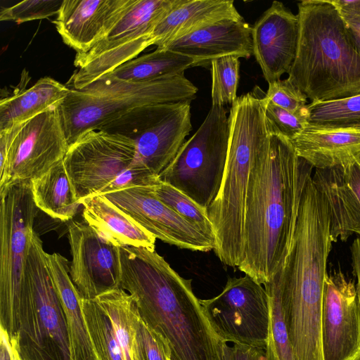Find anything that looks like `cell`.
<instances>
[{
	"mask_svg": "<svg viewBox=\"0 0 360 360\" xmlns=\"http://www.w3.org/2000/svg\"><path fill=\"white\" fill-rule=\"evenodd\" d=\"M312 168L297 155L289 139L271 132L269 144L251 169L243 257L238 268L263 285L283 267L290 252Z\"/></svg>",
	"mask_w": 360,
	"mask_h": 360,
	"instance_id": "cell-1",
	"label": "cell"
},
{
	"mask_svg": "<svg viewBox=\"0 0 360 360\" xmlns=\"http://www.w3.org/2000/svg\"><path fill=\"white\" fill-rule=\"evenodd\" d=\"M120 288L146 324L168 346L172 360H224L227 342L216 332L193 291L155 250L121 247Z\"/></svg>",
	"mask_w": 360,
	"mask_h": 360,
	"instance_id": "cell-2",
	"label": "cell"
},
{
	"mask_svg": "<svg viewBox=\"0 0 360 360\" xmlns=\"http://www.w3.org/2000/svg\"><path fill=\"white\" fill-rule=\"evenodd\" d=\"M333 242L325 198L312 182H308L302 193L290 252L274 275L297 360H323V293Z\"/></svg>",
	"mask_w": 360,
	"mask_h": 360,
	"instance_id": "cell-3",
	"label": "cell"
},
{
	"mask_svg": "<svg viewBox=\"0 0 360 360\" xmlns=\"http://www.w3.org/2000/svg\"><path fill=\"white\" fill-rule=\"evenodd\" d=\"M298 39L288 79L311 102L360 94V54L328 0L298 3Z\"/></svg>",
	"mask_w": 360,
	"mask_h": 360,
	"instance_id": "cell-4",
	"label": "cell"
},
{
	"mask_svg": "<svg viewBox=\"0 0 360 360\" xmlns=\"http://www.w3.org/2000/svg\"><path fill=\"white\" fill-rule=\"evenodd\" d=\"M229 146L219 193L207 209L219 260L238 267L243 257L247 191L251 169L269 144L265 102L255 90L238 97L229 115Z\"/></svg>",
	"mask_w": 360,
	"mask_h": 360,
	"instance_id": "cell-5",
	"label": "cell"
},
{
	"mask_svg": "<svg viewBox=\"0 0 360 360\" xmlns=\"http://www.w3.org/2000/svg\"><path fill=\"white\" fill-rule=\"evenodd\" d=\"M198 88L184 73L144 81H126L103 76L88 86L70 89L59 105L69 146L85 132L98 129L143 106L195 99Z\"/></svg>",
	"mask_w": 360,
	"mask_h": 360,
	"instance_id": "cell-6",
	"label": "cell"
},
{
	"mask_svg": "<svg viewBox=\"0 0 360 360\" xmlns=\"http://www.w3.org/2000/svg\"><path fill=\"white\" fill-rule=\"evenodd\" d=\"M76 199L104 195L160 181L136 159L131 138L101 129L88 131L72 143L63 158Z\"/></svg>",
	"mask_w": 360,
	"mask_h": 360,
	"instance_id": "cell-7",
	"label": "cell"
},
{
	"mask_svg": "<svg viewBox=\"0 0 360 360\" xmlns=\"http://www.w3.org/2000/svg\"><path fill=\"white\" fill-rule=\"evenodd\" d=\"M26 288L16 338L22 360H71L63 309L52 280L47 252L33 230L26 264Z\"/></svg>",
	"mask_w": 360,
	"mask_h": 360,
	"instance_id": "cell-8",
	"label": "cell"
},
{
	"mask_svg": "<svg viewBox=\"0 0 360 360\" xmlns=\"http://www.w3.org/2000/svg\"><path fill=\"white\" fill-rule=\"evenodd\" d=\"M0 327L11 340L19 332L27 252L39 209L31 181L7 187L0 191Z\"/></svg>",
	"mask_w": 360,
	"mask_h": 360,
	"instance_id": "cell-9",
	"label": "cell"
},
{
	"mask_svg": "<svg viewBox=\"0 0 360 360\" xmlns=\"http://www.w3.org/2000/svg\"><path fill=\"white\" fill-rule=\"evenodd\" d=\"M229 117L224 106H212L195 133L159 174L160 181L207 209L224 179L229 146Z\"/></svg>",
	"mask_w": 360,
	"mask_h": 360,
	"instance_id": "cell-10",
	"label": "cell"
},
{
	"mask_svg": "<svg viewBox=\"0 0 360 360\" xmlns=\"http://www.w3.org/2000/svg\"><path fill=\"white\" fill-rule=\"evenodd\" d=\"M184 0H132L119 20L89 51L76 54L78 68L67 86L80 90L136 58L153 45L157 25Z\"/></svg>",
	"mask_w": 360,
	"mask_h": 360,
	"instance_id": "cell-11",
	"label": "cell"
},
{
	"mask_svg": "<svg viewBox=\"0 0 360 360\" xmlns=\"http://www.w3.org/2000/svg\"><path fill=\"white\" fill-rule=\"evenodd\" d=\"M59 105L0 133L8 151L0 168V191L39 177L63 160L70 146Z\"/></svg>",
	"mask_w": 360,
	"mask_h": 360,
	"instance_id": "cell-12",
	"label": "cell"
},
{
	"mask_svg": "<svg viewBox=\"0 0 360 360\" xmlns=\"http://www.w3.org/2000/svg\"><path fill=\"white\" fill-rule=\"evenodd\" d=\"M98 129L134 139L137 160L158 176L192 130L191 103L140 107Z\"/></svg>",
	"mask_w": 360,
	"mask_h": 360,
	"instance_id": "cell-13",
	"label": "cell"
},
{
	"mask_svg": "<svg viewBox=\"0 0 360 360\" xmlns=\"http://www.w3.org/2000/svg\"><path fill=\"white\" fill-rule=\"evenodd\" d=\"M200 302L224 341L266 348L269 297L264 287L251 276L229 278L218 295Z\"/></svg>",
	"mask_w": 360,
	"mask_h": 360,
	"instance_id": "cell-14",
	"label": "cell"
},
{
	"mask_svg": "<svg viewBox=\"0 0 360 360\" xmlns=\"http://www.w3.org/2000/svg\"><path fill=\"white\" fill-rule=\"evenodd\" d=\"M103 195L156 239L192 251L207 252L216 247L215 237L163 203L154 186L130 187Z\"/></svg>",
	"mask_w": 360,
	"mask_h": 360,
	"instance_id": "cell-15",
	"label": "cell"
},
{
	"mask_svg": "<svg viewBox=\"0 0 360 360\" xmlns=\"http://www.w3.org/2000/svg\"><path fill=\"white\" fill-rule=\"evenodd\" d=\"M70 274L82 298L96 299L120 288L119 247L103 238L85 221L68 224Z\"/></svg>",
	"mask_w": 360,
	"mask_h": 360,
	"instance_id": "cell-16",
	"label": "cell"
},
{
	"mask_svg": "<svg viewBox=\"0 0 360 360\" xmlns=\"http://www.w3.org/2000/svg\"><path fill=\"white\" fill-rule=\"evenodd\" d=\"M321 344L323 360H353L360 354V307L356 286L344 274H326Z\"/></svg>",
	"mask_w": 360,
	"mask_h": 360,
	"instance_id": "cell-17",
	"label": "cell"
},
{
	"mask_svg": "<svg viewBox=\"0 0 360 360\" xmlns=\"http://www.w3.org/2000/svg\"><path fill=\"white\" fill-rule=\"evenodd\" d=\"M297 39V15L280 1H273L252 27L253 55L268 84L289 72Z\"/></svg>",
	"mask_w": 360,
	"mask_h": 360,
	"instance_id": "cell-18",
	"label": "cell"
},
{
	"mask_svg": "<svg viewBox=\"0 0 360 360\" xmlns=\"http://www.w3.org/2000/svg\"><path fill=\"white\" fill-rule=\"evenodd\" d=\"M132 0H63L53 22L63 42L82 54L119 20Z\"/></svg>",
	"mask_w": 360,
	"mask_h": 360,
	"instance_id": "cell-19",
	"label": "cell"
},
{
	"mask_svg": "<svg viewBox=\"0 0 360 360\" xmlns=\"http://www.w3.org/2000/svg\"><path fill=\"white\" fill-rule=\"evenodd\" d=\"M313 182L327 204L333 242L360 235V163L316 169Z\"/></svg>",
	"mask_w": 360,
	"mask_h": 360,
	"instance_id": "cell-20",
	"label": "cell"
},
{
	"mask_svg": "<svg viewBox=\"0 0 360 360\" xmlns=\"http://www.w3.org/2000/svg\"><path fill=\"white\" fill-rule=\"evenodd\" d=\"M252 27L243 20H224L196 30L169 43L165 49L193 60V67L211 66L226 56L253 55Z\"/></svg>",
	"mask_w": 360,
	"mask_h": 360,
	"instance_id": "cell-21",
	"label": "cell"
},
{
	"mask_svg": "<svg viewBox=\"0 0 360 360\" xmlns=\"http://www.w3.org/2000/svg\"><path fill=\"white\" fill-rule=\"evenodd\" d=\"M297 155L315 169L347 165L360 160V130L309 125L290 140Z\"/></svg>",
	"mask_w": 360,
	"mask_h": 360,
	"instance_id": "cell-22",
	"label": "cell"
},
{
	"mask_svg": "<svg viewBox=\"0 0 360 360\" xmlns=\"http://www.w3.org/2000/svg\"><path fill=\"white\" fill-rule=\"evenodd\" d=\"M232 0H184L155 27L153 45L169 43L196 30L224 20H243Z\"/></svg>",
	"mask_w": 360,
	"mask_h": 360,
	"instance_id": "cell-23",
	"label": "cell"
},
{
	"mask_svg": "<svg viewBox=\"0 0 360 360\" xmlns=\"http://www.w3.org/2000/svg\"><path fill=\"white\" fill-rule=\"evenodd\" d=\"M84 221L103 238L121 247L155 250L156 238L109 201L103 195L86 198L79 202Z\"/></svg>",
	"mask_w": 360,
	"mask_h": 360,
	"instance_id": "cell-24",
	"label": "cell"
},
{
	"mask_svg": "<svg viewBox=\"0 0 360 360\" xmlns=\"http://www.w3.org/2000/svg\"><path fill=\"white\" fill-rule=\"evenodd\" d=\"M47 262L67 323L71 360H96L82 314L81 295L70 274V262L59 253H47Z\"/></svg>",
	"mask_w": 360,
	"mask_h": 360,
	"instance_id": "cell-25",
	"label": "cell"
},
{
	"mask_svg": "<svg viewBox=\"0 0 360 360\" xmlns=\"http://www.w3.org/2000/svg\"><path fill=\"white\" fill-rule=\"evenodd\" d=\"M70 88L50 77L39 79L30 88L0 101V131L23 123L61 103Z\"/></svg>",
	"mask_w": 360,
	"mask_h": 360,
	"instance_id": "cell-26",
	"label": "cell"
},
{
	"mask_svg": "<svg viewBox=\"0 0 360 360\" xmlns=\"http://www.w3.org/2000/svg\"><path fill=\"white\" fill-rule=\"evenodd\" d=\"M31 183L36 206L53 219L68 221L82 206L76 199L63 160Z\"/></svg>",
	"mask_w": 360,
	"mask_h": 360,
	"instance_id": "cell-27",
	"label": "cell"
},
{
	"mask_svg": "<svg viewBox=\"0 0 360 360\" xmlns=\"http://www.w3.org/2000/svg\"><path fill=\"white\" fill-rule=\"evenodd\" d=\"M96 299L112 322L124 359L143 360L138 338L141 316L131 295L119 288Z\"/></svg>",
	"mask_w": 360,
	"mask_h": 360,
	"instance_id": "cell-28",
	"label": "cell"
},
{
	"mask_svg": "<svg viewBox=\"0 0 360 360\" xmlns=\"http://www.w3.org/2000/svg\"><path fill=\"white\" fill-rule=\"evenodd\" d=\"M193 60L186 56L165 49H156L105 75L120 80L144 81L184 74L186 70L193 67Z\"/></svg>",
	"mask_w": 360,
	"mask_h": 360,
	"instance_id": "cell-29",
	"label": "cell"
},
{
	"mask_svg": "<svg viewBox=\"0 0 360 360\" xmlns=\"http://www.w3.org/2000/svg\"><path fill=\"white\" fill-rule=\"evenodd\" d=\"M80 306L96 360H124L112 322L96 299H80Z\"/></svg>",
	"mask_w": 360,
	"mask_h": 360,
	"instance_id": "cell-30",
	"label": "cell"
},
{
	"mask_svg": "<svg viewBox=\"0 0 360 360\" xmlns=\"http://www.w3.org/2000/svg\"><path fill=\"white\" fill-rule=\"evenodd\" d=\"M310 125L360 130V94L351 97L307 104Z\"/></svg>",
	"mask_w": 360,
	"mask_h": 360,
	"instance_id": "cell-31",
	"label": "cell"
},
{
	"mask_svg": "<svg viewBox=\"0 0 360 360\" xmlns=\"http://www.w3.org/2000/svg\"><path fill=\"white\" fill-rule=\"evenodd\" d=\"M269 302L266 360H297L286 328L276 277L264 285Z\"/></svg>",
	"mask_w": 360,
	"mask_h": 360,
	"instance_id": "cell-32",
	"label": "cell"
},
{
	"mask_svg": "<svg viewBox=\"0 0 360 360\" xmlns=\"http://www.w3.org/2000/svg\"><path fill=\"white\" fill-rule=\"evenodd\" d=\"M240 58L226 56L215 59L211 63L212 105L232 104L237 99L240 79Z\"/></svg>",
	"mask_w": 360,
	"mask_h": 360,
	"instance_id": "cell-33",
	"label": "cell"
},
{
	"mask_svg": "<svg viewBox=\"0 0 360 360\" xmlns=\"http://www.w3.org/2000/svg\"><path fill=\"white\" fill-rule=\"evenodd\" d=\"M154 193L163 203L176 213L200 227L206 233L215 237L207 209L200 207L182 192L161 181L154 186Z\"/></svg>",
	"mask_w": 360,
	"mask_h": 360,
	"instance_id": "cell-34",
	"label": "cell"
},
{
	"mask_svg": "<svg viewBox=\"0 0 360 360\" xmlns=\"http://www.w3.org/2000/svg\"><path fill=\"white\" fill-rule=\"evenodd\" d=\"M265 102V115L271 132L277 133L289 140L294 139L308 125L307 105L298 112H290L274 103Z\"/></svg>",
	"mask_w": 360,
	"mask_h": 360,
	"instance_id": "cell-35",
	"label": "cell"
},
{
	"mask_svg": "<svg viewBox=\"0 0 360 360\" xmlns=\"http://www.w3.org/2000/svg\"><path fill=\"white\" fill-rule=\"evenodd\" d=\"M63 0H26L3 8L0 20L22 23L57 15Z\"/></svg>",
	"mask_w": 360,
	"mask_h": 360,
	"instance_id": "cell-36",
	"label": "cell"
},
{
	"mask_svg": "<svg viewBox=\"0 0 360 360\" xmlns=\"http://www.w3.org/2000/svg\"><path fill=\"white\" fill-rule=\"evenodd\" d=\"M264 98L280 108L294 112L307 105V96L288 78L269 83Z\"/></svg>",
	"mask_w": 360,
	"mask_h": 360,
	"instance_id": "cell-37",
	"label": "cell"
},
{
	"mask_svg": "<svg viewBox=\"0 0 360 360\" xmlns=\"http://www.w3.org/2000/svg\"><path fill=\"white\" fill-rule=\"evenodd\" d=\"M138 338L143 360H167L168 356H171L168 346L141 318L139 323Z\"/></svg>",
	"mask_w": 360,
	"mask_h": 360,
	"instance_id": "cell-38",
	"label": "cell"
},
{
	"mask_svg": "<svg viewBox=\"0 0 360 360\" xmlns=\"http://www.w3.org/2000/svg\"><path fill=\"white\" fill-rule=\"evenodd\" d=\"M224 360H266L265 349L234 343L226 345L224 351Z\"/></svg>",
	"mask_w": 360,
	"mask_h": 360,
	"instance_id": "cell-39",
	"label": "cell"
},
{
	"mask_svg": "<svg viewBox=\"0 0 360 360\" xmlns=\"http://www.w3.org/2000/svg\"><path fill=\"white\" fill-rule=\"evenodd\" d=\"M348 28L360 29V0H328Z\"/></svg>",
	"mask_w": 360,
	"mask_h": 360,
	"instance_id": "cell-40",
	"label": "cell"
},
{
	"mask_svg": "<svg viewBox=\"0 0 360 360\" xmlns=\"http://www.w3.org/2000/svg\"><path fill=\"white\" fill-rule=\"evenodd\" d=\"M353 267L357 278L356 294L360 307V237L356 238L351 246Z\"/></svg>",
	"mask_w": 360,
	"mask_h": 360,
	"instance_id": "cell-41",
	"label": "cell"
},
{
	"mask_svg": "<svg viewBox=\"0 0 360 360\" xmlns=\"http://www.w3.org/2000/svg\"><path fill=\"white\" fill-rule=\"evenodd\" d=\"M0 332V360H11V345L8 335L6 331L2 328H1Z\"/></svg>",
	"mask_w": 360,
	"mask_h": 360,
	"instance_id": "cell-42",
	"label": "cell"
},
{
	"mask_svg": "<svg viewBox=\"0 0 360 360\" xmlns=\"http://www.w3.org/2000/svg\"><path fill=\"white\" fill-rule=\"evenodd\" d=\"M11 345V360H22L18 349L16 338L9 340Z\"/></svg>",
	"mask_w": 360,
	"mask_h": 360,
	"instance_id": "cell-43",
	"label": "cell"
},
{
	"mask_svg": "<svg viewBox=\"0 0 360 360\" xmlns=\"http://www.w3.org/2000/svg\"><path fill=\"white\" fill-rule=\"evenodd\" d=\"M348 29L354 41L355 46L359 51V53L360 54V29Z\"/></svg>",
	"mask_w": 360,
	"mask_h": 360,
	"instance_id": "cell-44",
	"label": "cell"
},
{
	"mask_svg": "<svg viewBox=\"0 0 360 360\" xmlns=\"http://www.w3.org/2000/svg\"><path fill=\"white\" fill-rule=\"evenodd\" d=\"M353 360H360V354L356 358H354Z\"/></svg>",
	"mask_w": 360,
	"mask_h": 360,
	"instance_id": "cell-45",
	"label": "cell"
},
{
	"mask_svg": "<svg viewBox=\"0 0 360 360\" xmlns=\"http://www.w3.org/2000/svg\"><path fill=\"white\" fill-rule=\"evenodd\" d=\"M167 360H172L171 356H168Z\"/></svg>",
	"mask_w": 360,
	"mask_h": 360,
	"instance_id": "cell-46",
	"label": "cell"
},
{
	"mask_svg": "<svg viewBox=\"0 0 360 360\" xmlns=\"http://www.w3.org/2000/svg\"><path fill=\"white\" fill-rule=\"evenodd\" d=\"M358 161H359V162L360 163V160H359Z\"/></svg>",
	"mask_w": 360,
	"mask_h": 360,
	"instance_id": "cell-47",
	"label": "cell"
}]
</instances>
